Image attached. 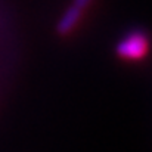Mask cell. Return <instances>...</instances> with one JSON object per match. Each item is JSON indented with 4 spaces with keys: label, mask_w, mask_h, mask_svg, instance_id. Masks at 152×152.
Segmentation results:
<instances>
[{
    "label": "cell",
    "mask_w": 152,
    "mask_h": 152,
    "mask_svg": "<svg viewBox=\"0 0 152 152\" xmlns=\"http://www.w3.org/2000/svg\"><path fill=\"white\" fill-rule=\"evenodd\" d=\"M151 52V37L145 30L136 28L124 34L117 46L115 53L120 59L129 62H137L145 59Z\"/></svg>",
    "instance_id": "6da1fadb"
},
{
    "label": "cell",
    "mask_w": 152,
    "mask_h": 152,
    "mask_svg": "<svg viewBox=\"0 0 152 152\" xmlns=\"http://www.w3.org/2000/svg\"><path fill=\"white\" fill-rule=\"evenodd\" d=\"M83 13H84L83 9H80L78 6H75V4L71 3V4L68 6V9L62 13V16L59 18V22H58V25H56L58 34H61V36H68V34H71V33L75 30V27L80 24Z\"/></svg>",
    "instance_id": "7a4b0ae2"
}]
</instances>
